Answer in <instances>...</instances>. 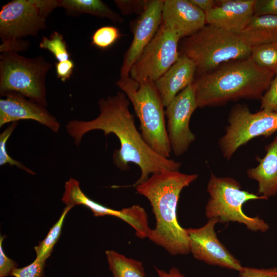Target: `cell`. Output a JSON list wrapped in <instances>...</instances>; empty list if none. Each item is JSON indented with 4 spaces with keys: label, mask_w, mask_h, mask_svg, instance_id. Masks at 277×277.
Here are the masks:
<instances>
[{
    "label": "cell",
    "mask_w": 277,
    "mask_h": 277,
    "mask_svg": "<svg viewBox=\"0 0 277 277\" xmlns=\"http://www.w3.org/2000/svg\"><path fill=\"white\" fill-rule=\"evenodd\" d=\"M0 99V127L9 123L21 120H32L45 126L54 133L61 127L57 118L45 106L34 102L20 93L8 92Z\"/></svg>",
    "instance_id": "9a60e30c"
},
{
    "label": "cell",
    "mask_w": 277,
    "mask_h": 277,
    "mask_svg": "<svg viewBox=\"0 0 277 277\" xmlns=\"http://www.w3.org/2000/svg\"><path fill=\"white\" fill-rule=\"evenodd\" d=\"M197 176L167 170L151 175L134 187L138 194L149 200L155 215V227L151 229L148 238L172 255L190 252L189 237L178 222L176 208L182 190Z\"/></svg>",
    "instance_id": "7a4b0ae2"
},
{
    "label": "cell",
    "mask_w": 277,
    "mask_h": 277,
    "mask_svg": "<svg viewBox=\"0 0 277 277\" xmlns=\"http://www.w3.org/2000/svg\"><path fill=\"white\" fill-rule=\"evenodd\" d=\"M180 54L194 63L199 76L226 63L250 57L251 48L237 34L207 24L183 38Z\"/></svg>",
    "instance_id": "277c9868"
},
{
    "label": "cell",
    "mask_w": 277,
    "mask_h": 277,
    "mask_svg": "<svg viewBox=\"0 0 277 277\" xmlns=\"http://www.w3.org/2000/svg\"><path fill=\"white\" fill-rule=\"evenodd\" d=\"M194 6L204 13L210 10L216 5V1L213 0H189Z\"/></svg>",
    "instance_id": "e575fe53"
},
{
    "label": "cell",
    "mask_w": 277,
    "mask_h": 277,
    "mask_svg": "<svg viewBox=\"0 0 277 277\" xmlns=\"http://www.w3.org/2000/svg\"><path fill=\"white\" fill-rule=\"evenodd\" d=\"M209 198L205 207V214L209 219L215 218L219 222H238L248 229L264 232L269 225L259 216L250 217L243 211V205L252 200H267L241 189L240 183L230 177H218L211 174L207 188Z\"/></svg>",
    "instance_id": "ba28073f"
},
{
    "label": "cell",
    "mask_w": 277,
    "mask_h": 277,
    "mask_svg": "<svg viewBox=\"0 0 277 277\" xmlns=\"http://www.w3.org/2000/svg\"><path fill=\"white\" fill-rule=\"evenodd\" d=\"M180 39L162 23L154 37L131 68L129 77L138 83L155 82L179 58Z\"/></svg>",
    "instance_id": "30bf717a"
},
{
    "label": "cell",
    "mask_w": 277,
    "mask_h": 277,
    "mask_svg": "<svg viewBox=\"0 0 277 277\" xmlns=\"http://www.w3.org/2000/svg\"><path fill=\"white\" fill-rule=\"evenodd\" d=\"M46 262L35 260L29 265L23 268H14L10 275L14 277H44Z\"/></svg>",
    "instance_id": "83f0119b"
},
{
    "label": "cell",
    "mask_w": 277,
    "mask_h": 277,
    "mask_svg": "<svg viewBox=\"0 0 277 277\" xmlns=\"http://www.w3.org/2000/svg\"><path fill=\"white\" fill-rule=\"evenodd\" d=\"M148 0H115L114 3L123 15L135 13L139 15L145 10Z\"/></svg>",
    "instance_id": "f1b7e54d"
},
{
    "label": "cell",
    "mask_w": 277,
    "mask_h": 277,
    "mask_svg": "<svg viewBox=\"0 0 277 277\" xmlns=\"http://www.w3.org/2000/svg\"><path fill=\"white\" fill-rule=\"evenodd\" d=\"M239 272V277H277V267L258 269L242 267Z\"/></svg>",
    "instance_id": "4dcf8cb0"
},
{
    "label": "cell",
    "mask_w": 277,
    "mask_h": 277,
    "mask_svg": "<svg viewBox=\"0 0 277 277\" xmlns=\"http://www.w3.org/2000/svg\"><path fill=\"white\" fill-rule=\"evenodd\" d=\"M159 277H185L182 274L180 271L175 267H172L167 272L164 270L159 269L154 267Z\"/></svg>",
    "instance_id": "d590c367"
},
{
    "label": "cell",
    "mask_w": 277,
    "mask_h": 277,
    "mask_svg": "<svg viewBox=\"0 0 277 277\" xmlns=\"http://www.w3.org/2000/svg\"><path fill=\"white\" fill-rule=\"evenodd\" d=\"M17 122L11 123L0 134V165L8 164L15 166L26 172L34 175L35 173L24 165L22 162L12 159L8 153L6 144L12 133L16 127Z\"/></svg>",
    "instance_id": "4316f807"
},
{
    "label": "cell",
    "mask_w": 277,
    "mask_h": 277,
    "mask_svg": "<svg viewBox=\"0 0 277 277\" xmlns=\"http://www.w3.org/2000/svg\"><path fill=\"white\" fill-rule=\"evenodd\" d=\"M55 70L57 77L63 82L68 80L73 73L74 64L71 59L57 62L55 63Z\"/></svg>",
    "instance_id": "836d02e7"
},
{
    "label": "cell",
    "mask_w": 277,
    "mask_h": 277,
    "mask_svg": "<svg viewBox=\"0 0 277 277\" xmlns=\"http://www.w3.org/2000/svg\"><path fill=\"white\" fill-rule=\"evenodd\" d=\"M39 47L50 51L58 62L70 59V53L64 36L57 31L53 32L49 37L43 36Z\"/></svg>",
    "instance_id": "d4e9b609"
},
{
    "label": "cell",
    "mask_w": 277,
    "mask_h": 277,
    "mask_svg": "<svg viewBox=\"0 0 277 277\" xmlns=\"http://www.w3.org/2000/svg\"><path fill=\"white\" fill-rule=\"evenodd\" d=\"M73 207L66 206L58 221L50 228L45 238L34 247L36 259L45 261L50 256L54 246L59 239L66 216Z\"/></svg>",
    "instance_id": "603a6c76"
},
{
    "label": "cell",
    "mask_w": 277,
    "mask_h": 277,
    "mask_svg": "<svg viewBox=\"0 0 277 277\" xmlns=\"http://www.w3.org/2000/svg\"><path fill=\"white\" fill-rule=\"evenodd\" d=\"M98 104L100 114L96 118L87 121L72 120L66 125L67 132L76 146L83 136L92 130H102L105 136L115 134L120 148L113 154L114 164L122 171L129 169V163L136 164L141 169L140 177L133 185L134 187L153 174L179 170L180 163L159 155L145 142L136 129L134 117L129 109V100L123 92L101 98Z\"/></svg>",
    "instance_id": "6da1fadb"
},
{
    "label": "cell",
    "mask_w": 277,
    "mask_h": 277,
    "mask_svg": "<svg viewBox=\"0 0 277 277\" xmlns=\"http://www.w3.org/2000/svg\"><path fill=\"white\" fill-rule=\"evenodd\" d=\"M162 23L181 39L206 25L205 13L189 0H164Z\"/></svg>",
    "instance_id": "e0dca14e"
},
{
    "label": "cell",
    "mask_w": 277,
    "mask_h": 277,
    "mask_svg": "<svg viewBox=\"0 0 277 277\" xmlns=\"http://www.w3.org/2000/svg\"><path fill=\"white\" fill-rule=\"evenodd\" d=\"M58 7V0H13L0 10V52L26 50L28 36L46 28V21Z\"/></svg>",
    "instance_id": "8992f818"
},
{
    "label": "cell",
    "mask_w": 277,
    "mask_h": 277,
    "mask_svg": "<svg viewBox=\"0 0 277 277\" xmlns=\"http://www.w3.org/2000/svg\"><path fill=\"white\" fill-rule=\"evenodd\" d=\"M264 14L277 16V0H255L254 15Z\"/></svg>",
    "instance_id": "d6a6232c"
},
{
    "label": "cell",
    "mask_w": 277,
    "mask_h": 277,
    "mask_svg": "<svg viewBox=\"0 0 277 277\" xmlns=\"http://www.w3.org/2000/svg\"><path fill=\"white\" fill-rule=\"evenodd\" d=\"M250 57L260 67L277 74V41L251 48Z\"/></svg>",
    "instance_id": "cb8c5ba5"
},
{
    "label": "cell",
    "mask_w": 277,
    "mask_h": 277,
    "mask_svg": "<svg viewBox=\"0 0 277 277\" xmlns=\"http://www.w3.org/2000/svg\"><path fill=\"white\" fill-rule=\"evenodd\" d=\"M196 67L186 56L180 54L175 63L154 83L164 107L195 80Z\"/></svg>",
    "instance_id": "ac0fdd59"
},
{
    "label": "cell",
    "mask_w": 277,
    "mask_h": 277,
    "mask_svg": "<svg viewBox=\"0 0 277 277\" xmlns=\"http://www.w3.org/2000/svg\"><path fill=\"white\" fill-rule=\"evenodd\" d=\"M62 201L66 206L84 205L89 208L95 216L109 215L118 217L131 225L140 238H148L151 229L149 227L147 214L142 207L133 205L116 210L108 208L88 197L81 190L80 183L73 178L65 183Z\"/></svg>",
    "instance_id": "7c38bea8"
},
{
    "label": "cell",
    "mask_w": 277,
    "mask_h": 277,
    "mask_svg": "<svg viewBox=\"0 0 277 277\" xmlns=\"http://www.w3.org/2000/svg\"><path fill=\"white\" fill-rule=\"evenodd\" d=\"M255 0H220L205 13L206 24L238 34L254 15Z\"/></svg>",
    "instance_id": "2e32d148"
},
{
    "label": "cell",
    "mask_w": 277,
    "mask_h": 277,
    "mask_svg": "<svg viewBox=\"0 0 277 277\" xmlns=\"http://www.w3.org/2000/svg\"><path fill=\"white\" fill-rule=\"evenodd\" d=\"M164 0H149L143 11L132 23L133 39L126 52L120 78L129 77L131 68L157 32L162 23Z\"/></svg>",
    "instance_id": "5bb4252c"
},
{
    "label": "cell",
    "mask_w": 277,
    "mask_h": 277,
    "mask_svg": "<svg viewBox=\"0 0 277 277\" xmlns=\"http://www.w3.org/2000/svg\"><path fill=\"white\" fill-rule=\"evenodd\" d=\"M116 85L131 103L140 122L141 135L156 153L169 159L171 148L160 95L152 82L138 83L130 77L121 78Z\"/></svg>",
    "instance_id": "5b68a950"
},
{
    "label": "cell",
    "mask_w": 277,
    "mask_h": 277,
    "mask_svg": "<svg viewBox=\"0 0 277 277\" xmlns=\"http://www.w3.org/2000/svg\"><path fill=\"white\" fill-rule=\"evenodd\" d=\"M261 109L277 112V74L261 99Z\"/></svg>",
    "instance_id": "f546056e"
},
{
    "label": "cell",
    "mask_w": 277,
    "mask_h": 277,
    "mask_svg": "<svg viewBox=\"0 0 277 277\" xmlns=\"http://www.w3.org/2000/svg\"><path fill=\"white\" fill-rule=\"evenodd\" d=\"M52 63L42 55L28 58L8 51L0 55V94L20 93L26 98L47 106L46 77Z\"/></svg>",
    "instance_id": "52a82bcc"
},
{
    "label": "cell",
    "mask_w": 277,
    "mask_h": 277,
    "mask_svg": "<svg viewBox=\"0 0 277 277\" xmlns=\"http://www.w3.org/2000/svg\"><path fill=\"white\" fill-rule=\"evenodd\" d=\"M228 123L219 145L224 157L229 160L241 146L252 139L268 137L277 131V112L261 109L253 113L246 105L237 104L231 108Z\"/></svg>",
    "instance_id": "9c48e42d"
},
{
    "label": "cell",
    "mask_w": 277,
    "mask_h": 277,
    "mask_svg": "<svg viewBox=\"0 0 277 277\" xmlns=\"http://www.w3.org/2000/svg\"><path fill=\"white\" fill-rule=\"evenodd\" d=\"M196 108L192 84L180 92L166 107L168 139L171 150L176 156L187 151L195 139L189 128V122Z\"/></svg>",
    "instance_id": "8fae6325"
},
{
    "label": "cell",
    "mask_w": 277,
    "mask_h": 277,
    "mask_svg": "<svg viewBox=\"0 0 277 277\" xmlns=\"http://www.w3.org/2000/svg\"><path fill=\"white\" fill-rule=\"evenodd\" d=\"M122 35L119 29L114 26H103L93 33L91 44L98 48L106 49L112 46Z\"/></svg>",
    "instance_id": "484cf974"
},
{
    "label": "cell",
    "mask_w": 277,
    "mask_h": 277,
    "mask_svg": "<svg viewBox=\"0 0 277 277\" xmlns=\"http://www.w3.org/2000/svg\"><path fill=\"white\" fill-rule=\"evenodd\" d=\"M109 268L114 277H146L142 263L114 250L106 251Z\"/></svg>",
    "instance_id": "7402d4cb"
},
{
    "label": "cell",
    "mask_w": 277,
    "mask_h": 277,
    "mask_svg": "<svg viewBox=\"0 0 277 277\" xmlns=\"http://www.w3.org/2000/svg\"><path fill=\"white\" fill-rule=\"evenodd\" d=\"M274 76L250 57L223 64L198 76L192 84L197 108L243 98L261 100Z\"/></svg>",
    "instance_id": "3957f363"
},
{
    "label": "cell",
    "mask_w": 277,
    "mask_h": 277,
    "mask_svg": "<svg viewBox=\"0 0 277 277\" xmlns=\"http://www.w3.org/2000/svg\"><path fill=\"white\" fill-rule=\"evenodd\" d=\"M58 7L64 9L67 15L88 14L105 17L115 23H123L124 19L118 13L101 0H58Z\"/></svg>",
    "instance_id": "44dd1931"
},
{
    "label": "cell",
    "mask_w": 277,
    "mask_h": 277,
    "mask_svg": "<svg viewBox=\"0 0 277 277\" xmlns=\"http://www.w3.org/2000/svg\"><path fill=\"white\" fill-rule=\"evenodd\" d=\"M5 236H0V277L10 275L12 270L17 267V264L5 253L2 244Z\"/></svg>",
    "instance_id": "1f68e13d"
},
{
    "label": "cell",
    "mask_w": 277,
    "mask_h": 277,
    "mask_svg": "<svg viewBox=\"0 0 277 277\" xmlns=\"http://www.w3.org/2000/svg\"><path fill=\"white\" fill-rule=\"evenodd\" d=\"M265 156L257 157L259 164L247 171L258 183V193L267 199L277 193V135L266 147Z\"/></svg>",
    "instance_id": "d6986e66"
},
{
    "label": "cell",
    "mask_w": 277,
    "mask_h": 277,
    "mask_svg": "<svg viewBox=\"0 0 277 277\" xmlns=\"http://www.w3.org/2000/svg\"><path fill=\"white\" fill-rule=\"evenodd\" d=\"M250 48L277 41V16L254 15L247 26L237 34Z\"/></svg>",
    "instance_id": "ffe728a7"
},
{
    "label": "cell",
    "mask_w": 277,
    "mask_h": 277,
    "mask_svg": "<svg viewBox=\"0 0 277 277\" xmlns=\"http://www.w3.org/2000/svg\"><path fill=\"white\" fill-rule=\"evenodd\" d=\"M217 219H209L199 228L186 229L190 246V252L200 261L212 265L239 271L242 268L235 258L218 239L214 231Z\"/></svg>",
    "instance_id": "4fadbf2b"
}]
</instances>
